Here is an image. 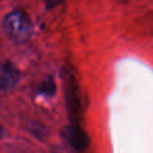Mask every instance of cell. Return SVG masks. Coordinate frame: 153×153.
Returning a JSON list of instances; mask_svg holds the SVG:
<instances>
[{"label": "cell", "instance_id": "6da1fadb", "mask_svg": "<svg viewBox=\"0 0 153 153\" xmlns=\"http://www.w3.org/2000/svg\"><path fill=\"white\" fill-rule=\"evenodd\" d=\"M3 30L12 39L18 43L26 42L32 34V22L26 13L16 10L5 15L2 21Z\"/></svg>", "mask_w": 153, "mask_h": 153}, {"label": "cell", "instance_id": "7a4b0ae2", "mask_svg": "<svg viewBox=\"0 0 153 153\" xmlns=\"http://www.w3.org/2000/svg\"><path fill=\"white\" fill-rule=\"evenodd\" d=\"M20 80V72L10 62H0V90L15 88Z\"/></svg>", "mask_w": 153, "mask_h": 153}, {"label": "cell", "instance_id": "3957f363", "mask_svg": "<svg viewBox=\"0 0 153 153\" xmlns=\"http://www.w3.org/2000/svg\"><path fill=\"white\" fill-rule=\"evenodd\" d=\"M66 137L69 143L78 151H83L89 146V137L78 124H73L66 129Z\"/></svg>", "mask_w": 153, "mask_h": 153}, {"label": "cell", "instance_id": "277c9868", "mask_svg": "<svg viewBox=\"0 0 153 153\" xmlns=\"http://www.w3.org/2000/svg\"><path fill=\"white\" fill-rule=\"evenodd\" d=\"M55 91H56V85H55L54 80L51 77H48L45 80H43L42 83L40 85V88H39L40 94L48 97L53 96L55 94Z\"/></svg>", "mask_w": 153, "mask_h": 153}, {"label": "cell", "instance_id": "5b68a950", "mask_svg": "<svg viewBox=\"0 0 153 153\" xmlns=\"http://www.w3.org/2000/svg\"><path fill=\"white\" fill-rule=\"evenodd\" d=\"M44 1H45V3H46L47 7H54V6L61 4L65 0H44Z\"/></svg>", "mask_w": 153, "mask_h": 153}, {"label": "cell", "instance_id": "8992f818", "mask_svg": "<svg viewBox=\"0 0 153 153\" xmlns=\"http://www.w3.org/2000/svg\"><path fill=\"white\" fill-rule=\"evenodd\" d=\"M2 135H3V130H2V127L0 126V139L2 137Z\"/></svg>", "mask_w": 153, "mask_h": 153}]
</instances>
